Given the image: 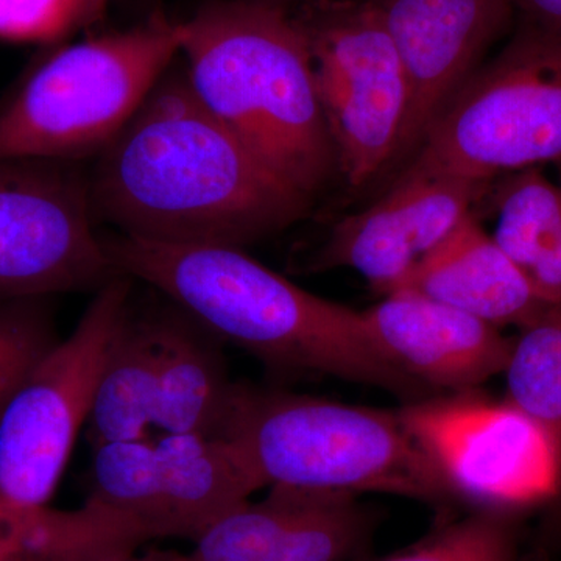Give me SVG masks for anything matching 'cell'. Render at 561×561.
<instances>
[{"mask_svg":"<svg viewBox=\"0 0 561 561\" xmlns=\"http://www.w3.org/2000/svg\"><path fill=\"white\" fill-rule=\"evenodd\" d=\"M507 400L534 421L561 467V302L548 305L513 339Z\"/></svg>","mask_w":561,"mask_h":561,"instance_id":"obj_21","label":"cell"},{"mask_svg":"<svg viewBox=\"0 0 561 561\" xmlns=\"http://www.w3.org/2000/svg\"><path fill=\"white\" fill-rule=\"evenodd\" d=\"M68 161L0 160V302L102 289L122 275Z\"/></svg>","mask_w":561,"mask_h":561,"instance_id":"obj_9","label":"cell"},{"mask_svg":"<svg viewBox=\"0 0 561 561\" xmlns=\"http://www.w3.org/2000/svg\"><path fill=\"white\" fill-rule=\"evenodd\" d=\"M133 279L98 290L76 330L36 364L0 416V501L49 505L88 423L111 343L130 308Z\"/></svg>","mask_w":561,"mask_h":561,"instance_id":"obj_7","label":"cell"},{"mask_svg":"<svg viewBox=\"0 0 561 561\" xmlns=\"http://www.w3.org/2000/svg\"><path fill=\"white\" fill-rule=\"evenodd\" d=\"M364 312L373 341L424 389L474 391L502 375L513 339L500 328L411 290L391 291Z\"/></svg>","mask_w":561,"mask_h":561,"instance_id":"obj_15","label":"cell"},{"mask_svg":"<svg viewBox=\"0 0 561 561\" xmlns=\"http://www.w3.org/2000/svg\"><path fill=\"white\" fill-rule=\"evenodd\" d=\"M516 511L474 508L412 548L371 561H518Z\"/></svg>","mask_w":561,"mask_h":561,"instance_id":"obj_22","label":"cell"},{"mask_svg":"<svg viewBox=\"0 0 561 561\" xmlns=\"http://www.w3.org/2000/svg\"><path fill=\"white\" fill-rule=\"evenodd\" d=\"M84 0H0V39L47 43L81 27Z\"/></svg>","mask_w":561,"mask_h":561,"instance_id":"obj_24","label":"cell"},{"mask_svg":"<svg viewBox=\"0 0 561 561\" xmlns=\"http://www.w3.org/2000/svg\"><path fill=\"white\" fill-rule=\"evenodd\" d=\"M77 561H187L186 553L173 551H150L136 553V551H121L102 553L90 559Z\"/></svg>","mask_w":561,"mask_h":561,"instance_id":"obj_26","label":"cell"},{"mask_svg":"<svg viewBox=\"0 0 561 561\" xmlns=\"http://www.w3.org/2000/svg\"><path fill=\"white\" fill-rule=\"evenodd\" d=\"M154 309L130 302L111 343L88 424L92 446L149 437L158 370Z\"/></svg>","mask_w":561,"mask_h":561,"instance_id":"obj_19","label":"cell"},{"mask_svg":"<svg viewBox=\"0 0 561 561\" xmlns=\"http://www.w3.org/2000/svg\"><path fill=\"white\" fill-rule=\"evenodd\" d=\"M561 161V31L526 21L457 92L405 173L491 183Z\"/></svg>","mask_w":561,"mask_h":561,"instance_id":"obj_6","label":"cell"},{"mask_svg":"<svg viewBox=\"0 0 561 561\" xmlns=\"http://www.w3.org/2000/svg\"><path fill=\"white\" fill-rule=\"evenodd\" d=\"M408 79V111L394 162L415 157L432 125L507 31L513 0H371Z\"/></svg>","mask_w":561,"mask_h":561,"instance_id":"obj_12","label":"cell"},{"mask_svg":"<svg viewBox=\"0 0 561 561\" xmlns=\"http://www.w3.org/2000/svg\"><path fill=\"white\" fill-rule=\"evenodd\" d=\"M181 31L198 101L276 179L312 198L337 162L294 14L262 0H228L181 22Z\"/></svg>","mask_w":561,"mask_h":561,"instance_id":"obj_3","label":"cell"},{"mask_svg":"<svg viewBox=\"0 0 561 561\" xmlns=\"http://www.w3.org/2000/svg\"><path fill=\"white\" fill-rule=\"evenodd\" d=\"M162 434L133 446L106 486L110 511L144 541H194L224 513L264 489L230 438Z\"/></svg>","mask_w":561,"mask_h":561,"instance_id":"obj_11","label":"cell"},{"mask_svg":"<svg viewBox=\"0 0 561 561\" xmlns=\"http://www.w3.org/2000/svg\"><path fill=\"white\" fill-rule=\"evenodd\" d=\"M158 370L153 427L165 434L225 437L238 383L221 341L173 302L154 309Z\"/></svg>","mask_w":561,"mask_h":561,"instance_id":"obj_17","label":"cell"},{"mask_svg":"<svg viewBox=\"0 0 561 561\" xmlns=\"http://www.w3.org/2000/svg\"><path fill=\"white\" fill-rule=\"evenodd\" d=\"M142 538L87 502L79 511L24 507L0 501V561H77L138 551Z\"/></svg>","mask_w":561,"mask_h":561,"instance_id":"obj_20","label":"cell"},{"mask_svg":"<svg viewBox=\"0 0 561 561\" xmlns=\"http://www.w3.org/2000/svg\"><path fill=\"white\" fill-rule=\"evenodd\" d=\"M181 22L151 18L54 51L0 106V160L76 161L102 151L181 54Z\"/></svg>","mask_w":561,"mask_h":561,"instance_id":"obj_5","label":"cell"},{"mask_svg":"<svg viewBox=\"0 0 561 561\" xmlns=\"http://www.w3.org/2000/svg\"><path fill=\"white\" fill-rule=\"evenodd\" d=\"M398 413L454 497L474 508L518 511L561 490L548 438L507 400L465 391L421 398Z\"/></svg>","mask_w":561,"mask_h":561,"instance_id":"obj_10","label":"cell"},{"mask_svg":"<svg viewBox=\"0 0 561 561\" xmlns=\"http://www.w3.org/2000/svg\"><path fill=\"white\" fill-rule=\"evenodd\" d=\"M490 184L402 172L386 197L335 225L311 271L351 268L389 295L472 213Z\"/></svg>","mask_w":561,"mask_h":561,"instance_id":"obj_13","label":"cell"},{"mask_svg":"<svg viewBox=\"0 0 561 561\" xmlns=\"http://www.w3.org/2000/svg\"><path fill=\"white\" fill-rule=\"evenodd\" d=\"M90 191L95 214L121 234L164 245L242 249L311 203L203 106L186 76L162 77L101 151Z\"/></svg>","mask_w":561,"mask_h":561,"instance_id":"obj_1","label":"cell"},{"mask_svg":"<svg viewBox=\"0 0 561 561\" xmlns=\"http://www.w3.org/2000/svg\"><path fill=\"white\" fill-rule=\"evenodd\" d=\"M497 180L491 236L542 302H561V184L541 168Z\"/></svg>","mask_w":561,"mask_h":561,"instance_id":"obj_18","label":"cell"},{"mask_svg":"<svg viewBox=\"0 0 561 561\" xmlns=\"http://www.w3.org/2000/svg\"><path fill=\"white\" fill-rule=\"evenodd\" d=\"M110 0H84L83 22L81 27L94 24L95 21L101 20L102 14L105 13Z\"/></svg>","mask_w":561,"mask_h":561,"instance_id":"obj_27","label":"cell"},{"mask_svg":"<svg viewBox=\"0 0 561 561\" xmlns=\"http://www.w3.org/2000/svg\"><path fill=\"white\" fill-rule=\"evenodd\" d=\"M397 290L415 291L500 330H523L548 306L472 213L413 268Z\"/></svg>","mask_w":561,"mask_h":561,"instance_id":"obj_16","label":"cell"},{"mask_svg":"<svg viewBox=\"0 0 561 561\" xmlns=\"http://www.w3.org/2000/svg\"><path fill=\"white\" fill-rule=\"evenodd\" d=\"M526 21L561 31V0H513Z\"/></svg>","mask_w":561,"mask_h":561,"instance_id":"obj_25","label":"cell"},{"mask_svg":"<svg viewBox=\"0 0 561 561\" xmlns=\"http://www.w3.org/2000/svg\"><path fill=\"white\" fill-rule=\"evenodd\" d=\"M375 518L356 496L271 486L261 502L234 505L194 540L187 561H348Z\"/></svg>","mask_w":561,"mask_h":561,"instance_id":"obj_14","label":"cell"},{"mask_svg":"<svg viewBox=\"0 0 561 561\" xmlns=\"http://www.w3.org/2000/svg\"><path fill=\"white\" fill-rule=\"evenodd\" d=\"M46 300L0 302V416L36 364L60 342Z\"/></svg>","mask_w":561,"mask_h":561,"instance_id":"obj_23","label":"cell"},{"mask_svg":"<svg viewBox=\"0 0 561 561\" xmlns=\"http://www.w3.org/2000/svg\"><path fill=\"white\" fill-rule=\"evenodd\" d=\"M311 51L317 92L351 187H364L397 158L408 79L371 0H308L294 14Z\"/></svg>","mask_w":561,"mask_h":561,"instance_id":"obj_8","label":"cell"},{"mask_svg":"<svg viewBox=\"0 0 561 561\" xmlns=\"http://www.w3.org/2000/svg\"><path fill=\"white\" fill-rule=\"evenodd\" d=\"M225 438L265 486L386 493L434 505L456 501L398 411L238 383Z\"/></svg>","mask_w":561,"mask_h":561,"instance_id":"obj_4","label":"cell"},{"mask_svg":"<svg viewBox=\"0 0 561 561\" xmlns=\"http://www.w3.org/2000/svg\"><path fill=\"white\" fill-rule=\"evenodd\" d=\"M122 275L149 284L221 342L275 370L332 376L416 401L431 391L398 370L373 341L364 312L324 300L242 249L103 238Z\"/></svg>","mask_w":561,"mask_h":561,"instance_id":"obj_2","label":"cell"}]
</instances>
